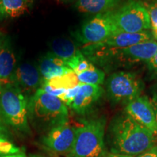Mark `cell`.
Wrapping results in <instances>:
<instances>
[{
  "label": "cell",
  "mask_w": 157,
  "mask_h": 157,
  "mask_svg": "<svg viewBox=\"0 0 157 157\" xmlns=\"http://www.w3.org/2000/svg\"><path fill=\"white\" fill-rule=\"evenodd\" d=\"M67 106L59 98L39 89L28 101V117L39 129L52 128L67 121Z\"/></svg>",
  "instance_id": "2"
},
{
  "label": "cell",
  "mask_w": 157,
  "mask_h": 157,
  "mask_svg": "<svg viewBox=\"0 0 157 157\" xmlns=\"http://www.w3.org/2000/svg\"><path fill=\"white\" fill-rule=\"evenodd\" d=\"M121 0H77L76 7L80 13L100 14L113 11Z\"/></svg>",
  "instance_id": "15"
},
{
  "label": "cell",
  "mask_w": 157,
  "mask_h": 157,
  "mask_svg": "<svg viewBox=\"0 0 157 157\" xmlns=\"http://www.w3.org/2000/svg\"><path fill=\"white\" fill-rule=\"evenodd\" d=\"M20 148H17L13 143L0 135V156L18 154Z\"/></svg>",
  "instance_id": "22"
},
{
  "label": "cell",
  "mask_w": 157,
  "mask_h": 157,
  "mask_svg": "<svg viewBox=\"0 0 157 157\" xmlns=\"http://www.w3.org/2000/svg\"><path fill=\"white\" fill-rule=\"evenodd\" d=\"M1 157H26V156L23 153H18V154L7 155V156H3Z\"/></svg>",
  "instance_id": "30"
},
{
  "label": "cell",
  "mask_w": 157,
  "mask_h": 157,
  "mask_svg": "<svg viewBox=\"0 0 157 157\" xmlns=\"http://www.w3.org/2000/svg\"><path fill=\"white\" fill-rule=\"evenodd\" d=\"M52 53L63 59L66 64L81 54L82 52L76 48V45L67 39H56L50 44Z\"/></svg>",
  "instance_id": "16"
},
{
  "label": "cell",
  "mask_w": 157,
  "mask_h": 157,
  "mask_svg": "<svg viewBox=\"0 0 157 157\" xmlns=\"http://www.w3.org/2000/svg\"><path fill=\"white\" fill-rule=\"evenodd\" d=\"M29 0H0V15L5 17H17L28 10Z\"/></svg>",
  "instance_id": "18"
},
{
  "label": "cell",
  "mask_w": 157,
  "mask_h": 157,
  "mask_svg": "<svg viewBox=\"0 0 157 157\" xmlns=\"http://www.w3.org/2000/svg\"><path fill=\"white\" fill-rule=\"evenodd\" d=\"M105 120L93 119L77 127L73 147L67 157H103L105 156Z\"/></svg>",
  "instance_id": "4"
},
{
  "label": "cell",
  "mask_w": 157,
  "mask_h": 157,
  "mask_svg": "<svg viewBox=\"0 0 157 157\" xmlns=\"http://www.w3.org/2000/svg\"><path fill=\"white\" fill-rule=\"evenodd\" d=\"M10 81L27 97L29 95H33L40 89L44 82L39 68L29 63H21L15 67Z\"/></svg>",
  "instance_id": "11"
},
{
  "label": "cell",
  "mask_w": 157,
  "mask_h": 157,
  "mask_svg": "<svg viewBox=\"0 0 157 157\" xmlns=\"http://www.w3.org/2000/svg\"><path fill=\"white\" fill-rule=\"evenodd\" d=\"M114 11L100 13L82 25L78 39L84 46L97 44L106 40L117 32L114 18Z\"/></svg>",
  "instance_id": "7"
},
{
  "label": "cell",
  "mask_w": 157,
  "mask_h": 157,
  "mask_svg": "<svg viewBox=\"0 0 157 157\" xmlns=\"http://www.w3.org/2000/svg\"><path fill=\"white\" fill-rule=\"evenodd\" d=\"M39 69L43 81L73 71L63 59L55 56L52 52H48L42 57L39 61Z\"/></svg>",
  "instance_id": "14"
},
{
  "label": "cell",
  "mask_w": 157,
  "mask_h": 157,
  "mask_svg": "<svg viewBox=\"0 0 157 157\" xmlns=\"http://www.w3.org/2000/svg\"><path fill=\"white\" fill-rule=\"evenodd\" d=\"M5 132L6 129L3 124V121L1 119H0V135H1V136H4V133Z\"/></svg>",
  "instance_id": "29"
},
{
  "label": "cell",
  "mask_w": 157,
  "mask_h": 157,
  "mask_svg": "<svg viewBox=\"0 0 157 157\" xmlns=\"http://www.w3.org/2000/svg\"><path fill=\"white\" fill-rule=\"evenodd\" d=\"M80 84L76 86V87L71 88V89L66 90V92L63 94V95L60 97V99L63 102V103L66 104V105H68L70 106L71 105L72 102L74 101V98L77 95L78 90H79Z\"/></svg>",
  "instance_id": "23"
},
{
  "label": "cell",
  "mask_w": 157,
  "mask_h": 157,
  "mask_svg": "<svg viewBox=\"0 0 157 157\" xmlns=\"http://www.w3.org/2000/svg\"><path fill=\"white\" fill-rule=\"evenodd\" d=\"M112 142L113 153L134 156L155 146V135L127 115L113 124Z\"/></svg>",
  "instance_id": "1"
},
{
  "label": "cell",
  "mask_w": 157,
  "mask_h": 157,
  "mask_svg": "<svg viewBox=\"0 0 157 157\" xmlns=\"http://www.w3.org/2000/svg\"><path fill=\"white\" fill-rule=\"evenodd\" d=\"M127 114L142 126L157 135V123L151 103L146 96H139L127 103Z\"/></svg>",
  "instance_id": "12"
},
{
  "label": "cell",
  "mask_w": 157,
  "mask_h": 157,
  "mask_svg": "<svg viewBox=\"0 0 157 157\" xmlns=\"http://www.w3.org/2000/svg\"><path fill=\"white\" fill-rule=\"evenodd\" d=\"M119 31L140 33L151 28L148 11L140 0H128L113 13Z\"/></svg>",
  "instance_id": "5"
},
{
  "label": "cell",
  "mask_w": 157,
  "mask_h": 157,
  "mask_svg": "<svg viewBox=\"0 0 157 157\" xmlns=\"http://www.w3.org/2000/svg\"><path fill=\"white\" fill-rule=\"evenodd\" d=\"M15 63L16 59L14 52L8 44L4 43L0 50V82L10 80Z\"/></svg>",
  "instance_id": "17"
},
{
  "label": "cell",
  "mask_w": 157,
  "mask_h": 157,
  "mask_svg": "<svg viewBox=\"0 0 157 157\" xmlns=\"http://www.w3.org/2000/svg\"><path fill=\"white\" fill-rule=\"evenodd\" d=\"M139 157H157V146H154L146 152L143 153Z\"/></svg>",
  "instance_id": "26"
},
{
  "label": "cell",
  "mask_w": 157,
  "mask_h": 157,
  "mask_svg": "<svg viewBox=\"0 0 157 157\" xmlns=\"http://www.w3.org/2000/svg\"><path fill=\"white\" fill-rule=\"evenodd\" d=\"M43 82L48 84L53 89L63 90L71 89L80 84L77 75L74 71L69 72L60 76H56Z\"/></svg>",
  "instance_id": "19"
},
{
  "label": "cell",
  "mask_w": 157,
  "mask_h": 157,
  "mask_svg": "<svg viewBox=\"0 0 157 157\" xmlns=\"http://www.w3.org/2000/svg\"><path fill=\"white\" fill-rule=\"evenodd\" d=\"M157 52V42L155 39L145 41L128 48L120 49L111 52L106 60L113 59L121 63L134 64L136 63H148Z\"/></svg>",
  "instance_id": "9"
},
{
  "label": "cell",
  "mask_w": 157,
  "mask_h": 157,
  "mask_svg": "<svg viewBox=\"0 0 157 157\" xmlns=\"http://www.w3.org/2000/svg\"><path fill=\"white\" fill-rule=\"evenodd\" d=\"M77 76L80 83L100 86L103 83L105 79V73L93 66L89 69L78 74Z\"/></svg>",
  "instance_id": "20"
},
{
  "label": "cell",
  "mask_w": 157,
  "mask_h": 157,
  "mask_svg": "<svg viewBox=\"0 0 157 157\" xmlns=\"http://www.w3.org/2000/svg\"><path fill=\"white\" fill-rule=\"evenodd\" d=\"M76 128L67 121L51 128L43 138L46 148L57 154H68L73 147Z\"/></svg>",
  "instance_id": "10"
},
{
  "label": "cell",
  "mask_w": 157,
  "mask_h": 157,
  "mask_svg": "<svg viewBox=\"0 0 157 157\" xmlns=\"http://www.w3.org/2000/svg\"><path fill=\"white\" fill-rule=\"evenodd\" d=\"M29 98L10 80L0 82V119L19 132L29 134Z\"/></svg>",
  "instance_id": "3"
},
{
  "label": "cell",
  "mask_w": 157,
  "mask_h": 157,
  "mask_svg": "<svg viewBox=\"0 0 157 157\" xmlns=\"http://www.w3.org/2000/svg\"><path fill=\"white\" fill-rule=\"evenodd\" d=\"M59 1H61V2H69V1H73V0H59Z\"/></svg>",
  "instance_id": "31"
},
{
  "label": "cell",
  "mask_w": 157,
  "mask_h": 157,
  "mask_svg": "<svg viewBox=\"0 0 157 157\" xmlns=\"http://www.w3.org/2000/svg\"><path fill=\"white\" fill-rule=\"evenodd\" d=\"M103 88L98 85L80 83L79 90L70 107L78 113L85 112L101 97Z\"/></svg>",
  "instance_id": "13"
},
{
  "label": "cell",
  "mask_w": 157,
  "mask_h": 157,
  "mask_svg": "<svg viewBox=\"0 0 157 157\" xmlns=\"http://www.w3.org/2000/svg\"><path fill=\"white\" fill-rule=\"evenodd\" d=\"M151 103L153 109H154L155 117H156V121L157 123V93L155 94L153 97L152 100L151 101Z\"/></svg>",
  "instance_id": "27"
},
{
  "label": "cell",
  "mask_w": 157,
  "mask_h": 157,
  "mask_svg": "<svg viewBox=\"0 0 157 157\" xmlns=\"http://www.w3.org/2000/svg\"><path fill=\"white\" fill-rule=\"evenodd\" d=\"M147 63H148L149 70L151 71V72L157 76V52Z\"/></svg>",
  "instance_id": "25"
},
{
  "label": "cell",
  "mask_w": 157,
  "mask_h": 157,
  "mask_svg": "<svg viewBox=\"0 0 157 157\" xmlns=\"http://www.w3.org/2000/svg\"><path fill=\"white\" fill-rule=\"evenodd\" d=\"M103 157H134L132 156H129V155L117 154V153H112V154H108L105 155Z\"/></svg>",
  "instance_id": "28"
},
{
  "label": "cell",
  "mask_w": 157,
  "mask_h": 157,
  "mask_svg": "<svg viewBox=\"0 0 157 157\" xmlns=\"http://www.w3.org/2000/svg\"><path fill=\"white\" fill-rule=\"evenodd\" d=\"M148 11L150 17L151 28L154 32L157 31V0H146L142 1Z\"/></svg>",
  "instance_id": "21"
},
{
  "label": "cell",
  "mask_w": 157,
  "mask_h": 157,
  "mask_svg": "<svg viewBox=\"0 0 157 157\" xmlns=\"http://www.w3.org/2000/svg\"><path fill=\"white\" fill-rule=\"evenodd\" d=\"M151 39L152 34L148 31L140 33L117 31L103 42L84 46V52L92 60L96 61L105 60L108 56L116 50L128 48Z\"/></svg>",
  "instance_id": "6"
},
{
  "label": "cell",
  "mask_w": 157,
  "mask_h": 157,
  "mask_svg": "<svg viewBox=\"0 0 157 157\" xmlns=\"http://www.w3.org/2000/svg\"><path fill=\"white\" fill-rule=\"evenodd\" d=\"M142 89V82L131 72H116L108 79V93L114 103H129L140 96Z\"/></svg>",
  "instance_id": "8"
},
{
  "label": "cell",
  "mask_w": 157,
  "mask_h": 157,
  "mask_svg": "<svg viewBox=\"0 0 157 157\" xmlns=\"http://www.w3.org/2000/svg\"><path fill=\"white\" fill-rule=\"evenodd\" d=\"M93 66V64L92 63L88 61L87 60H86L85 58H82L80 59L77 62V63L76 64V66H74L73 68V71L75 73L76 75L82 73V72L85 71L87 69H89Z\"/></svg>",
  "instance_id": "24"
},
{
  "label": "cell",
  "mask_w": 157,
  "mask_h": 157,
  "mask_svg": "<svg viewBox=\"0 0 157 157\" xmlns=\"http://www.w3.org/2000/svg\"><path fill=\"white\" fill-rule=\"evenodd\" d=\"M0 50H1V44H0Z\"/></svg>",
  "instance_id": "32"
}]
</instances>
